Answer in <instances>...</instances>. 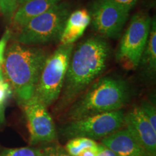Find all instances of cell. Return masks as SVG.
<instances>
[{
    "label": "cell",
    "instance_id": "6da1fadb",
    "mask_svg": "<svg viewBox=\"0 0 156 156\" xmlns=\"http://www.w3.org/2000/svg\"><path fill=\"white\" fill-rule=\"evenodd\" d=\"M111 54L106 38L91 37L74 47L62 88V101H73L104 71Z\"/></svg>",
    "mask_w": 156,
    "mask_h": 156
},
{
    "label": "cell",
    "instance_id": "7a4b0ae2",
    "mask_svg": "<svg viewBox=\"0 0 156 156\" xmlns=\"http://www.w3.org/2000/svg\"><path fill=\"white\" fill-rule=\"evenodd\" d=\"M48 56L47 51L43 48L27 46L16 41L6 48L2 63L4 77L20 106L34 95Z\"/></svg>",
    "mask_w": 156,
    "mask_h": 156
},
{
    "label": "cell",
    "instance_id": "3957f363",
    "mask_svg": "<svg viewBox=\"0 0 156 156\" xmlns=\"http://www.w3.org/2000/svg\"><path fill=\"white\" fill-rule=\"evenodd\" d=\"M129 98L126 82L104 77L91 85L85 95L70 109L69 117L77 120L93 115L119 110Z\"/></svg>",
    "mask_w": 156,
    "mask_h": 156
},
{
    "label": "cell",
    "instance_id": "277c9868",
    "mask_svg": "<svg viewBox=\"0 0 156 156\" xmlns=\"http://www.w3.org/2000/svg\"><path fill=\"white\" fill-rule=\"evenodd\" d=\"M69 14V4L61 2L29 21L19 30L15 41L33 46L57 42Z\"/></svg>",
    "mask_w": 156,
    "mask_h": 156
},
{
    "label": "cell",
    "instance_id": "5b68a950",
    "mask_svg": "<svg viewBox=\"0 0 156 156\" xmlns=\"http://www.w3.org/2000/svg\"><path fill=\"white\" fill-rule=\"evenodd\" d=\"M74 47V44L60 45L45 62L34 96L46 107L61 94Z\"/></svg>",
    "mask_w": 156,
    "mask_h": 156
},
{
    "label": "cell",
    "instance_id": "8992f818",
    "mask_svg": "<svg viewBox=\"0 0 156 156\" xmlns=\"http://www.w3.org/2000/svg\"><path fill=\"white\" fill-rule=\"evenodd\" d=\"M152 19L147 13L139 12L132 16L116 52L117 62L126 69L139 67L147 44Z\"/></svg>",
    "mask_w": 156,
    "mask_h": 156
},
{
    "label": "cell",
    "instance_id": "52a82bcc",
    "mask_svg": "<svg viewBox=\"0 0 156 156\" xmlns=\"http://www.w3.org/2000/svg\"><path fill=\"white\" fill-rule=\"evenodd\" d=\"M124 116L122 111L117 110L84 117L73 121L62 132L69 138H104L120 129L124 124Z\"/></svg>",
    "mask_w": 156,
    "mask_h": 156
},
{
    "label": "cell",
    "instance_id": "ba28073f",
    "mask_svg": "<svg viewBox=\"0 0 156 156\" xmlns=\"http://www.w3.org/2000/svg\"><path fill=\"white\" fill-rule=\"evenodd\" d=\"M92 29L104 38H118L129 13L111 0H96L89 12Z\"/></svg>",
    "mask_w": 156,
    "mask_h": 156
},
{
    "label": "cell",
    "instance_id": "9c48e42d",
    "mask_svg": "<svg viewBox=\"0 0 156 156\" xmlns=\"http://www.w3.org/2000/svg\"><path fill=\"white\" fill-rule=\"evenodd\" d=\"M23 106L30 133V143L34 145L54 141L56 138L55 126L47 107L35 96Z\"/></svg>",
    "mask_w": 156,
    "mask_h": 156
},
{
    "label": "cell",
    "instance_id": "30bf717a",
    "mask_svg": "<svg viewBox=\"0 0 156 156\" xmlns=\"http://www.w3.org/2000/svg\"><path fill=\"white\" fill-rule=\"evenodd\" d=\"M126 129L151 156H156V131L144 116L140 107H134L124 116Z\"/></svg>",
    "mask_w": 156,
    "mask_h": 156
},
{
    "label": "cell",
    "instance_id": "8fae6325",
    "mask_svg": "<svg viewBox=\"0 0 156 156\" xmlns=\"http://www.w3.org/2000/svg\"><path fill=\"white\" fill-rule=\"evenodd\" d=\"M102 144L119 156H151L126 129L103 138Z\"/></svg>",
    "mask_w": 156,
    "mask_h": 156
},
{
    "label": "cell",
    "instance_id": "7c38bea8",
    "mask_svg": "<svg viewBox=\"0 0 156 156\" xmlns=\"http://www.w3.org/2000/svg\"><path fill=\"white\" fill-rule=\"evenodd\" d=\"M90 24V15L87 9H80L70 13L60 37V45L74 44L83 36Z\"/></svg>",
    "mask_w": 156,
    "mask_h": 156
},
{
    "label": "cell",
    "instance_id": "4fadbf2b",
    "mask_svg": "<svg viewBox=\"0 0 156 156\" xmlns=\"http://www.w3.org/2000/svg\"><path fill=\"white\" fill-rule=\"evenodd\" d=\"M62 0H30L19 5L11 22L17 30H20L29 21L61 2Z\"/></svg>",
    "mask_w": 156,
    "mask_h": 156
},
{
    "label": "cell",
    "instance_id": "5bb4252c",
    "mask_svg": "<svg viewBox=\"0 0 156 156\" xmlns=\"http://www.w3.org/2000/svg\"><path fill=\"white\" fill-rule=\"evenodd\" d=\"M139 66L147 77L153 78L156 71V21L152 19L149 36L143 53L140 58Z\"/></svg>",
    "mask_w": 156,
    "mask_h": 156
},
{
    "label": "cell",
    "instance_id": "9a60e30c",
    "mask_svg": "<svg viewBox=\"0 0 156 156\" xmlns=\"http://www.w3.org/2000/svg\"><path fill=\"white\" fill-rule=\"evenodd\" d=\"M98 144L93 139L87 137H74L67 142L66 151L71 156H77L78 154L86 148L95 147Z\"/></svg>",
    "mask_w": 156,
    "mask_h": 156
},
{
    "label": "cell",
    "instance_id": "2e32d148",
    "mask_svg": "<svg viewBox=\"0 0 156 156\" xmlns=\"http://www.w3.org/2000/svg\"><path fill=\"white\" fill-rule=\"evenodd\" d=\"M12 90L5 80H0V125L5 122V109Z\"/></svg>",
    "mask_w": 156,
    "mask_h": 156
},
{
    "label": "cell",
    "instance_id": "e0dca14e",
    "mask_svg": "<svg viewBox=\"0 0 156 156\" xmlns=\"http://www.w3.org/2000/svg\"><path fill=\"white\" fill-rule=\"evenodd\" d=\"M0 156H44L38 149L31 147H19L7 149L0 153Z\"/></svg>",
    "mask_w": 156,
    "mask_h": 156
},
{
    "label": "cell",
    "instance_id": "ac0fdd59",
    "mask_svg": "<svg viewBox=\"0 0 156 156\" xmlns=\"http://www.w3.org/2000/svg\"><path fill=\"white\" fill-rule=\"evenodd\" d=\"M17 7V0H0V12L9 22L12 21Z\"/></svg>",
    "mask_w": 156,
    "mask_h": 156
},
{
    "label": "cell",
    "instance_id": "d6986e66",
    "mask_svg": "<svg viewBox=\"0 0 156 156\" xmlns=\"http://www.w3.org/2000/svg\"><path fill=\"white\" fill-rule=\"evenodd\" d=\"M140 108L146 119L151 124L153 129L156 131V111L155 106L149 102H145L140 106Z\"/></svg>",
    "mask_w": 156,
    "mask_h": 156
},
{
    "label": "cell",
    "instance_id": "ffe728a7",
    "mask_svg": "<svg viewBox=\"0 0 156 156\" xmlns=\"http://www.w3.org/2000/svg\"><path fill=\"white\" fill-rule=\"evenodd\" d=\"M11 31L9 29H7L4 33L2 37L0 39V64H2L4 60V54L7 47V44L9 38H11Z\"/></svg>",
    "mask_w": 156,
    "mask_h": 156
},
{
    "label": "cell",
    "instance_id": "44dd1931",
    "mask_svg": "<svg viewBox=\"0 0 156 156\" xmlns=\"http://www.w3.org/2000/svg\"><path fill=\"white\" fill-rule=\"evenodd\" d=\"M111 1L129 13V12L136 5L137 0H111Z\"/></svg>",
    "mask_w": 156,
    "mask_h": 156
},
{
    "label": "cell",
    "instance_id": "7402d4cb",
    "mask_svg": "<svg viewBox=\"0 0 156 156\" xmlns=\"http://www.w3.org/2000/svg\"><path fill=\"white\" fill-rule=\"evenodd\" d=\"M96 156H119L114 151L103 145H98V152Z\"/></svg>",
    "mask_w": 156,
    "mask_h": 156
},
{
    "label": "cell",
    "instance_id": "603a6c76",
    "mask_svg": "<svg viewBox=\"0 0 156 156\" xmlns=\"http://www.w3.org/2000/svg\"><path fill=\"white\" fill-rule=\"evenodd\" d=\"M98 152V146L95 147L86 148L82 151L77 156H96Z\"/></svg>",
    "mask_w": 156,
    "mask_h": 156
},
{
    "label": "cell",
    "instance_id": "cb8c5ba5",
    "mask_svg": "<svg viewBox=\"0 0 156 156\" xmlns=\"http://www.w3.org/2000/svg\"><path fill=\"white\" fill-rule=\"evenodd\" d=\"M50 156H71L69 154L64 153L63 151H57L56 152H53Z\"/></svg>",
    "mask_w": 156,
    "mask_h": 156
},
{
    "label": "cell",
    "instance_id": "d4e9b609",
    "mask_svg": "<svg viewBox=\"0 0 156 156\" xmlns=\"http://www.w3.org/2000/svg\"><path fill=\"white\" fill-rule=\"evenodd\" d=\"M0 80H5L3 75V70H2V64H0Z\"/></svg>",
    "mask_w": 156,
    "mask_h": 156
},
{
    "label": "cell",
    "instance_id": "484cf974",
    "mask_svg": "<svg viewBox=\"0 0 156 156\" xmlns=\"http://www.w3.org/2000/svg\"><path fill=\"white\" fill-rule=\"evenodd\" d=\"M28 1H30V0H17V2H18V6L23 5V4H24Z\"/></svg>",
    "mask_w": 156,
    "mask_h": 156
},
{
    "label": "cell",
    "instance_id": "4316f807",
    "mask_svg": "<svg viewBox=\"0 0 156 156\" xmlns=\"http://www.w3.org/2000/svg\"><path fill=\"white\" fill-rule=\"evenodd\" d=\"M151 1H153V0H151Z\"/></svg>",
    "mask_w": 156,
    "mask_h": 156
}]
</instances>
